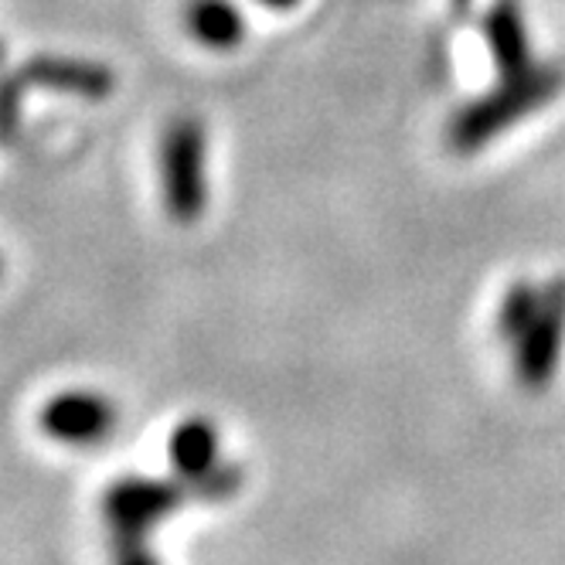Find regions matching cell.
Masks as SVG:
<instances>
[{
	"label": "cell",
	"mask_w": 565,
	"mask_h": 565,
	"mask_svg": "<svg viewBox=\"0 0 565 565\" xmlns=\"http://www.w3.org/2000/svg\"><path fill=\"white\" fill-rule=\"evenodd\" d=\"M263 8H273V11H287V8H297L300 0H259Z\"/></svg>",
	"instance_id": "obj_13"
},
{
	"label": "cell",
	"mask_w": 565,
	"mask_h": 565,
	"mask_svg": "<svg viewBox=\"0 0 565 565\" xmlns=\"http://www.w3.org/2000/svg\"><path fill=\"white\" fill-rule=\"evenodd\" d=\"M28 86L65 93L86 103H103L116 89V75L103 62L72 58V55H34L21 65Z\"/></svg>",
	"instance_id": "obj_6"
},
{
	"label": "cell",
	"mask_w": 565,
	"mask_h": 565,
	"mask_svg": "<svg viewBox=\"0 0 565 565\" xmlns=\"http://www.w3.org/2000/svg\"><path fill=\"white\" fill-rule=\"evenodd\" d=\"M0 276H4V259H0Z\"/></svg>",
	"instance_id": "obj_14"
},
{
	"label": "cell",
	"mask_w": 565,
	"mask_h": 565,
	"mask_svg": "<svg viewBox=\"0 0 565 565\" xmlns=\"http://www.w3.org/2000/svg\"><path fill=\"white\" fill-rule=\"evenodd\" d=\"M116 542V565H157L153 555L143 548V539L137 535H113Z\"/></svg>",
	"instance_id": "obj_12"
},
{
	"label": "cell",
	"mask_w": 565,
	"mask_h": 565,
	"mask_svg": "<svg viewBox=\"0 0 565 565\" xmlns=\"http://www.w3.org/2000/svg\"><path fill=\"white\" fill-rule=\"evenodd\" d=\"M562 83H565V75L558 65H535L521 75L504 78V86H498L494 93L480 96L477 103L457 113L450 127V143L460 153H473L477 147L494 140L508 127H514L521 116H532L535 109L552 103Z\"/></svg>",
	"instance_id": "obj_1"
},
{
	"label": "cell",
	"mask_w": 565,
	"mask_h": 565,
	"mask_svg": "<svg viewBox=\"0 0 565 565\" xmlns=\"http://www.w3.org/2000/svg\"><path fill=\"white\" fill-rule=\"evenodd\" d=\"M38 426L55 443H68V447H93L103 443L116 426V406L103 392L89 388H68L52 395L42 413H38Z\"/></svg>",
	"instance_id": "obj_5"
},
{
	"label": "cell",
	"mask_w": 565,
	"mask_h": 565,
	"mask_svg": "<svg viewBox=\"0 0 565 565\" xmlns=\"http://www.w3.org/2000/svg\"><path fill=\"white\" fill-rule=\"evenodd\" d=\"M184 28L198 45L212 52H232L246 38V21L232 0H188Z\"/></svg>",
	"instance_id": "obj_7"
},
{
	"label": "cell",
	"mask_w": 565,
	"mask_h": 565,
	"mask_svg": "<svg viewBox=\"0 0 565 565\" xmlns=\"http://www.w3.org/2000/svg\"><path fill=\"white\" fill-rule=\"evenodd\" d=\"M24 89H28V83L21 78V72L0 78V143H8V140L18 137Z\"/></svg>",
	"instance_id": "obj_11"
},
{
	"label": "cell",
	"mask_w": 565,
	"mask_h": 565,
	"mask_svg": "<svg viewBox=\"0 0 565 565\" xmlns=\"http://www.w3.org/2000/svg\"><path fill=\"white\" fill-rule=\"evenodd\" d=\"M0 62H4V45H0Z\"/></svg>",
	"instance_id": "obj_15"
},
{
	"label": "cell",
	"mask_w": 565,
	"mask_h": 565,
	"mask_svg": "<svg viewBox=\"0 0 565 565\" xmlns=\"http://www.w3.org/2000/svg\"><path fill=\"white\" fill-rule=\"evenodd\" d=\"M184 483H178V480H147V477H127V480L113 483V488L106 491V504H103L113 535L143 539V532L150 529L153 521H160L164 514L181 508V501L188 498Z\"/></svg>",
	"instance_id": "obj_4"
},
{
	"label": "cell",
	"mask_w": 565,
	"mask_h": 565,
	"mask_svg": "<svg viewBox=\"0 0 565 565\" xmlns=\"http://www.w3.org/2000/svg\"><path fill=\"white\" fill-rule=\"evenodd\" d=\"M565 344V279H555L545 287L542 310L532 320V328L514 341V375L524 388H542L562 358Z\"/></svg>",
	"instance_id": "obj_3"
},
{
	"label": "cell",
	"mask_w": 565,
	"mask_h": 565,
	"mask_svg": "<svg viewBox=\"0 0 565 565\" xmlns=\"http://www.w3.org/2000/svg\"><path fill=\"white\" fill-rule=\"evenodd\" d=\"M488 45H491V55H494V65L504 78L511 75H521L532 68V49H529V31H524V21L518 14L514 4H494L488 21Z\"/></svg>",
	"instance_id": "obj_9"
},
{
	"label": "cell",
	"mask_w": 565,
	"mask_h": 565,
	"mask_svg": "<svg viewBox=\"0 0 565 565\" xmlns=\"http://www.w3.org/2000/svg\"><path fill=\"white\" fill-rule=\"evenodd\" d=\"M160 194L178 225H191L209 205V140L194 116H174L160 137Z\"/></svg>",
	"instance_id": "obj_2"
},
{
	"label": "cell",
	"mask_w": 565,
	"mask_h": 565,
	"mask_svg": "<svg viewBox=\"0 0 565 565\" xmlns=\"http://www.w3.org/2000/svg\"><path fill=\"white\" fill-rule=\"evenodd\" d=\"M542 290L535 287V282H514V287L508 290V297H504V303H501V313H498V331H501V338L504 341H518L524 331L532 328V320L539 317V310H542Z\"/></svg>",
	"instance_id": "obj_10"
},
{
	"label": "cell",
	"mask_w": 565,
	"mask_h": 565,
	"mask_svg": "<svg viewBox=\"0 0 565 565\" xmlns=\"http://www.w3.org/2000/svg\"><path fill=\"white\" fill-rule=\"evenodd\" d=\"M168 454L181 480L201 483L218 470V433L209 419H188L171 433Z\"/></svg>",
	"instance_id": "obj_8"
}]
</instances>
